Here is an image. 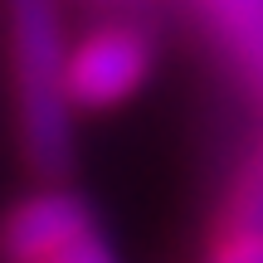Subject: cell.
Listing matches in <instances>:
<instances>
[{"instance_id": "cell-5", "label": "cell", "mask_w": 263, "mask_h": 263, "mask_svg": "<svg viewBox=\"0 0 263 263\" xmlns=\"http://www.w3.org/2000/svg\"><path fill=\"white\" fill-rule=\"evenodd\" d=\"M224 224H239V229H263V141H258V151H254V156H249V166L239 171L234 190H229Z\"/></svg>"}, {"instance_id": "cell-2", "label": "cell", "mask_w": 263, "mask_h": 263, "mask_svg": "<svg viewBox=\"0 0 263 263\" xmlns=\"http://www.w3.org/2000/svg\"><path fill=\"white\" fill-rule=\"evenodd\" d=\"M151 78V39L137 25H98L68 54V93L83 112H107Z\"/></svg>"}, {"instance_id": "cell-3", "label": "cell", "mask_w": 263, "mask_h": 263, "mask_svg": "<svg viewBox=\"0 0 263 263\" xmlns=\"http://www.w3.org/2000/svg\"><path fill=\"white\" fill-rule=\"evenodd\" d=\"M88 229H98L93 205L68 185H44L0 215V263H54Z\"/></svg>"}, {"instance_id": "cell-4", "label": "cell", "mask_w": 263, "mask_h": 263, "mask_svg": "<svg viewBox=\"0 0 263 263\" xmlns=\"http://www.w3.org/2000/svg\"><path fill=\"white\" fill-rule=\"evenodd\" d=\"M200 15L234 73L263 98V0H200Z\"/></svg>"}, {"instance_id": "cell-6", "label": "cell", "mask_w": 263, "mask_h": 263, "mask_svg": "<svg viewBox=\"0 0 263 263\" xmlns=\"http://www.w3.org/2000/svg\"><path fill=\"white\" fill-rule=\"evenodd\" d=\"M205 263H263V229L224 224V229H219V239L210 244Z\"/></svg>"}, {"instance_id": "cell-1", "label": "cell", "mask_w": 263, "mask_h": 263, "mask_svg": "<svg viewBox=\"0 0 263 263\" xmlns=\"http://www.w3.org/2000/svg\"><path fill=\"white\" fill-rule=\"evenodd\" d=\"M68 39L59 0H10V73L25 161L59 185L73 166V93H68Z\"/></svg>"}]
</instances>
